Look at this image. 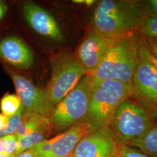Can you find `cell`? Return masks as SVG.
Returning <instances> with one entry per match:
<instances>
[{
    "mask_svg": "<svg viewBox=\"0 0 157 157\" xmlns=\"http://www.w3.org/2000/svg\"><path fill=\"white\" fill-rule=\"evenodd\" d=\"M121 157H150L136 148H132L126 144L124 147Z\"/></svg>",
    "mask_w": 157,
    "mask_h": 157,
    "instance_id": "23",
    "label": "cell"
},
{
    "mask_svg": "<svg viewBox=\"0 0 157 157\" xmlns=\"http://www.w3.org/2000/svg\"><path fill=\"white\" fill-rule=\"evenodd\" d=\"M111 125L125 144L140 137L154 126L146 109L130 98L120 104Z\"/></svg>",
    "mask_w": 157,
    "mask_h": 157,
    "instance_id": "6",
    "label": "cell"
},
{
    "mask_svg": "<svg viewBox=\"0 0 157 157\" xmlns=\"http://www.w3.org/2000/svg\"><path fill=\"white\" fill-rule=\"evenodd\" d=\"M139 58L133 78V95L151 105H157V71L139 46Z\"/></svg>",
    "mask_w": 157,
    "mask_h": 157,
    "instance_id": "10",
    "label": "cell"
},
{
    "mask_svg": "<svg viewBox=\"0 0 157 157\" xmlns=\"http://www.w3.org/2000/svg\"><path fill=\"white\" fill-rule=\"evenodd\" d=\"M94 78L85 75L78 84L56 105L50 113L51 124L63 130L82 122L89 107Z\"/></svg>",
    "mask_w": 157,
    "mask_h": 157,
    "instance_id": "4",
    "label": "cell"
},
{
    "mask_svg": "<svg viewBox=\"0 0 157 157\" xmlns=\"http://www.w3.org/2000/svg\"><path fill=\"white\" fill-rule=\"evenodd\" d=\"M144 15H157V0L140 1Z\"/></svg>",
    "mask_w": 157,
    "mask_h": 157,
    "instance_id": "21",
    "label": "cell"
},
{
    "mask_svg": "<svg viewBox=\"0 0 157 157\" xmlns=\"http://www.w3.org/2000/svg\"><path fill=\"white\" fill-rule=\"evenodd\" d=\"M17 148L18 140L15 133L0 137V154L15 156Z\"/></svg>",
    "mask_w": 157,
    "mask_h": 157,
    "instance_id": "20",
    "label": "cell"
},
{
    "mask_svg": "<svg viewBox=\"0 0 157 157\" xmlns=\"http://www.w3.org/2000/svg\"><path fill=\"white\" fill-rule=\"evenodd\" d=\"M72 157V155H71V156H70V157Z\"/></svg>",
    "mask_w": 157,
    "mask_h": 157,
    "instance_id": "31",
    "label": "cell"
},
{
    "mask_svg": "<svg viewBox=\"0 0 157 157\" xmlns=\"http://www.w3.org/2000/svg\"><path fill=\"white\" fill-rule=\"evenodd\" d=\"M125 145L111 127L97 129L84 136L73 157H121Z\"/></svg>",
    "mask_w": 157,
    "mask_h": 157,
    "instance_id": "7",
    "label": "cell"
},
{
    "mask_svg": "<svg viewBox=\"0 0 157 157\" xmlns=\"http://www.w3.org/2000/svg\"><path fill=\"white\" fill-rule=\"evenodd\" d=\"M139 39L133 34L118 40L108 51L98 67L90 75L96 80H115L132 84L137 67Z\"/></svg>",
    "mask_w": 157,
    "mask_h": 157,
    "instance_id": "3",
    "label": "cell"
},
{
    "mask_svg": "<svg viewBox=\"0 0 157 157\" xmlns=\"http://www.w3.org/2000/svg\"><path fill=\"white\" fill-rule=\"evenodd\" d=\"M6 69L25 108L23 115L37 113L47 117L51 113L54 106L51 102L46 89L35 86L28 78L17 73L11 68L6 67Z\"/></svg>",
    "mask_w": 157,
    "mask_h": 157,
    "instance_id": "9",
    "label": "cell"
},
{
    "mask_svg": "<svg viewBox=\"0 0 157 157\" xmlns=\"http://www.w3.org/2000/svg\"><path fill=\"white\" fill-rule=\"evenodd\" d=\"M139 30L144 37H157V15H144Z\"/></svg>",
    "mask_w": 157,
    "mask_h": 157,
    "instance_id": "19",
    "label": "cell"
},
{
    "mask_svg": "<svg viewBox=\"0 0 157 157\" xmlns=\"http://www.w3.org/2000/svg\"><path fill=\"white\" fill-rule=\"evenodd\" d=\"M0 58L10 65L27 69L33 63L31 50L16 36H6L0 40Z\"/></svg>",
    "mask_w": 157,
    "mask_h": 157,
    "instance_id": "13",
    "label": "cell"
},
{
    "mask_svg": "<svg viewBox=\"0 0 157 157\" xmlns=\"http://www.w3.org/2000/svg\"><path fill=\"white\" fill-rule=\"evenodd\" d=\"M144 16L140 1L103 0L95 9L91 28L107 37L122 38L139 30Z\"/></svg>",
    "mask_w": 157,
    "mask_h": 157,
    "instance_id": "1",
    "label": "cell"
},
{
    "mask_svg": "<svg viewBox=\"0 0 157 157\" xmlns=\"http://www.w3.org/2000/svg\"><path fill=\"white\" fill-rule=\"evenodd\" d=\"M23 11L27 22L36 32L57 41H63V36L59 26L49 13L32 2L25 3Z\"/></svg>",
    "mask_w": 157,
    "mask_h": 157,
    "instance_id": "12",
    "label": "cell"
},
{
    "mask_svg": "<svg viewBox=\"0 0 157 157\" xmlns=\"http://www.w3.org/2000/svg\"><path fill=\"white\" fill-rule=\"evenodd\" d=\"M139 48L143 52V53L144 54V56H146V58L151 62L152 64L154 65V67L157 71V59L152 56L150 53V52L148 51L144 43L143 39L141 40L139 39Z\"/></svg>",
    "mask_w": 157,
    "mask_h": 157,
    "instance_id": "24",
    "label": "cell"
},
{
    "mask_svg": "<svg viewBox=\"0 0 157 157\" xmlns=\"http://www.w3.org/2000/svg\"><path fill=\"white\" fill-rule=\"evenodd\" d=\"M51 124L47 116L37 113L23 115V121L15 132L17 140L23 137L38 131H50Z\"/></svg>",
    "mask_w": 157,
    "mask_h": 157,
    "instance_id": "14",
    "label": "cell"
},
{
    "mask_svg": "<svg viewBox=\"0 0 157 157\" xmlns=\"http://www.w3.org/2000/svg\"><path fill=\"white\" fill-rule=\"evenodd\" d=\"M121 39L105 36L90 28L75 54L86 75L95 71L108 51Z\"/></svg>",
    "mask_w": 157,
    "mask_h": 157,
    "instance_id": "8",
    "label": "cell"
},
{
    "mask_svg": "<svg viewBox=\"0 0 157 157\" xmlns=\"http://www.w3.org/2000/svg\"><path fill=\"white\" fill-rule=\"evenodd\" d=\"M24 111L25 108L22 105L17 113L8 117L9 119L7 125L3 129L0 130V137L15 133L22 124Z\"/></svg>",
    "mask_w": 157,
    "mask_h": 157,
    "instance_id": "18",
    "label": "cell"
},
{
    "mask_svg": "<svg viewBox=\"0 0 157 157\" xmlns=\"http://www.w3.org/2000/svg\"><path fill=\"white\" fill-rule=\"evenodd\" d=\"M132 95V84L115 80L94 79L89 107L82 122L90 126L92 131L110 127L120 104Z\"/></svg>",
    "mask_w": 157,
    "mask_h": 157,
    "instance_id": "2",
    "label": "cell"
},
{
    "mask_svg": "<svg viewBox=\"0 0 157 157\" xmlns=\"http://www.w3.org/2000/svg\"><path fill=\"white\" fill-rule=\"evenodd\" d=\"M91 132L87 124L83 122L76 124L66 132L48 139L49 150L39 157H70L78 143Z\"/></svg>",
    "mask_w": 157,
    "mask_h": 157,
    "instance_id": "11",
    "label": "cell"
},
{
    "mask_svg": "<svg viewBox=\"0 0 157 157\" xmlns=\"http://www.w3.org/2000/svg\"><path fill=\"white\" fill-rule=\"evenodd\" d=\"M95 1L93 0H85L83 1V3L86 4L87 6H91L93 4H94Z\"/></svg>",
    "mask_w": 157,
    "mask_h": 157,
    "instance_id": "28",
    "label": "cell"
},
{
    "mask_svg": "<svg viewBox=\"0 0 157 157\" xmlns=\"http://www.w3.org/2000/svg\"><path fill=\"white\" fill-rule=\"evenodd\" d=\"M9 117L2 113H0V130L3 129L7 125Z\"/></svg>",
    "mask_w": 157,
    "mask_h": 157,
    "instance_id": "27",
    "label": "cell"
},
{
    "mask_svg": "<svg viewBox=\"0 0 157 157\" xmlns=\"http://www.w3.org/2000/svg\"><path fill=\"white\" fill-rule=\"evenodd\" d=\"M14 157H37L36 154L31 150H28L25 151L23 152L22 153L17 155Z\"/></svg>",
    "mask_w": 157,
    "mask_h": 157,
    "instance_id": "26",
    "label": "cell"
},
{
    "mask_svg": "<svg viewBox=\"0 0 157 157\" xmlns=\"http://www.w3.org/2000/svg\"><path fill=\"white\" fill-rule=\"evenodd\" d=\"M15 156H10L4 154H0V157H14Z\"/></svg>",
    "mask_w": 157,
    "mask_h": 157,
    "instance_id": "29",
    "label": "cell"
},
{
    "mask_svg": "<svg viewBox=\"0 0 157 157\" xmlns=\"http://www.w3.org/2000/svg\"><path fill=\"white\" fill-rule=\"evenodd\" d=\"M146 48L152 56L157 59V37H144Z\"/></svg>",
    "mask_w": 157,
    "mask_h": 157,
    "instance_id": "22",
    "label": "cell"
},
{
    "mask_svg": "<svg viewBox=\"0 0 157 157\" xmlns=\"http://www.w3.org/2000/svg\"><path fill=\"white\" fill-rule=\"evenodd\" d=\"M22 105V102L17 95L8 93L1 98L0 108L2 114L10 117L17 113Z\"/></svg>",
    "mask_w": 157,
    "mask_h": 157,
    "instance_id": "17",
    "label": "cell"
},
{
    "mask_svg": "<svg viewBox=\"0 0 157 157\" xmlns=\"http://www.w3.org/2000/svg\"><path fill=\"white\" fill-rule=\"evenodd\" d=\"M155 114H156L157 117V105L155 107Z\"/></svg>",
    "mask_w": 157,
    "mask_h": 157,
    "instance_id": "30",
    "label": "cell"
},
{
    "mask_svg": "<svg viewBox=\"0 0 157 157\" xmlns=\"http://www.w3.org/2000/svg\"><path fill=\"white\" fill-rule=\"evenodd\" d=\"M126 146L136 147L150 157H157V127L153 126L140 137L132 140Z\"/></svg>",
    "mask_w": 157,
    "mask_h": 157,
    "instance_id": "15",
    "label": "cell"
},
{
    "mask_svg": "<svg viewBox=\"0 0 157 157\" xmlns=\"http://www.w3.org/2000/svg\"><path fill=\"white\" fill-rule=\"evenodd\" d=\"M51 78L47 93L54 106L76 86L86 72L79 64L75 54L61 52L51 60Z\"/></svg>",
    "mask_w": 157,
    "mask_h": 157,
    "instance_id": "5",
    "label": "cell"
},
{
    "mask_svg": "<svg viewBox=\"0 0 157 157\" xmlns=\"http://www.w3.org/2000/svg\"><path fill=\"white\" fill-rule=\"evenodd\" d=\"M50 131H38L18 139V148L15 156L31 148L33 146L47 139Z\"/></svg>",
    "mask_w": 157,
    "mask_h": 157,
    "instance_id": "16",
    "label": "cell"
},
{
    "mask_svg": "<svg viewBox=\"0 0 157 157\" xmlns=\"http://www.w3.org/2000/svg\"><path fill=\"white\" fill-rule=\"evenodd\" d=\"M8 7L6 2L0 1V21L6 15V12H7Z\"/></svg>",
    "mask_w": 157,
    "mask_h": 157,
    "instance_id": "25",
    "label": "cell"
}]
</instances>
